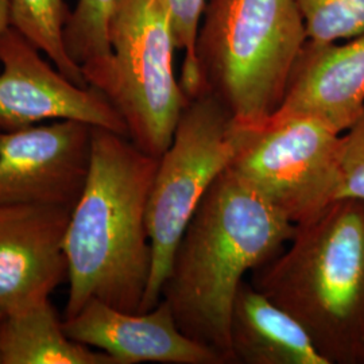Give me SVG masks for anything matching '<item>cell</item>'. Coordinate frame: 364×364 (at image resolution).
<instances>
[{"label":"cell","instance_id":"1","mask_svg":"<svg viewBox=\"0 0 364 364\" xmlns=\"http://www.w3.org/2000/svg\"><path fill=\"white\" fill-rule=\"evenodd\" d=\"M294 231L231 170L223 171L188 223L161 290L182 332L235 363L230 326L239 287Z\"/></svg>","mask_w":364,"mask_h":364},{"label":"cell","instance_id":"2","mask_svg":"<svg viewBox=\"0 0 364 364\" xmlns=\"http://www.w3.org/2000/svg\"><path fill=\"white\" fill-rule=\"evenodd\" d=\"M158 162L129 136L92 129L88 178L64 236L69 281L64 318L90 299L141 313L153 264L146 215Z\"/></svg>","mask_w":364,"mask_h":364},{"label":"cell","instance_id":"3","mask_svg":"<svg viewBox=\"0 0 364 364\" xmlns=\"http://www.w3.org/2000/svg\"><path fill=\"white\" fill-rule=\"evenodd\" d=\"M251 284L302 326L329 364H364V201L343 197L296 225Z\"/></svg>","mask_w":364,"mask_h":364},{"label":"cell","instance_id":"4","mask_svg":"<svg viewBox=\"0 0 364 364\" xmlns=\"http://www.w3.org/2000/svg\"><path fill=\"white\" fill-rule=\"evenodd\" d=\"M306 41L296 0H209L196 41L203 90L235 123L259 124L284 103Z\"/></svg>","mask_w":364,"mask_h":364},{"label":"cell","instance_id":"5","mask_svg":"<svg viewBox=\"0 0 364 364\" xmlns=\"http://www.w3.org/2000/svg\"><path fill=\"white\" fill-rule=\"evenodd\" d=\"M109 37L112 55L88 85L117 108L131 141L159 158L189 102L176 77L178 48L164 0H122Z\"/></svg>","mask_w":364,"mask_h":364},{"label":"cell","instance_id":"6","mask_svg":"<svg viewBox=\"0 0 364 364\" xmlns=\"http://www.w3.org/2000/svg\"><path fill=\"white\" fill-rule=\"evenodd\" d=\"M237 146L234 117L207 90L189 99L171 144L159 156L147 203V231L153 264L141 313L161 299L162 285L182 234L201 200L223 171Z\"/></svg>","mask_w":364,"mask_h":364},{"label":"cell","instance_id":"7","mask_svg":"<svg viewBox=\"0 0 364 364\" xmlns=\"http://www.w3.org/2000/svg\"><path fill=\"white\" fill-rule=\"evenodd\" d=\"M235 124L237 146L228 169L294 225L344 197L338 131L305 115Z\"/></svg>","mask_w":364,"mask_h":364},{"label":"cell","instance_id":"8","mask_svg":"<svg viewBox=\"0 0 364 364\" xmlns=\"http://www.w3.org/2000/svg\"><path fill=\"white\" fill-rule=\"evenodd\" d=\"M92 129L55 120L0 131V205L73 209L88 178Z\"/></svg>","mask_w":364,"mask_h":364},{"label":"cell","instance_id":"9","mask_svg":"<svg viewBox=\"0 0 364 364\" xmlns=\"http://www.w3.org/2000/svg\"><path fill=\"white\" fill-rule=\"evenodd\" d=\"M10 27L0 43V131L43 122L78 120L129 136L127 126L103 92L78 85L41 57Z\"/></svg>","mask_w":364,"mask_h":364},{"label":"cell","instance_id":"10","mask_svg":"<svg viewBox=\"0 0 364 364\" xmlns=\"http://www.w3.org/2000/svg\"><path fill=\"white\" fill-rule=\"evenodd\" d=\"M72 209L0 205V311H21L68 278L64 236Z\"/></svg>","mask_w":364,"mask_h":364},{"label":"cell","instance_id":"11","mask_svg":"<svg viewBox=\"0 0 364 364\" xmlns=\"http://www.w3.org/2000/svg\"><path fill=\"white\" fill-rule=\"evenodd\" d=\"M64 326L73 340L108 353L117 364H227L218 352L182 332L165 299L144 313L90 299L73 317L64 318Z\"/></svg>","mask_w":364,"mask_h":364},{"label":"cell","instance_id":"12","mask_svg":"<svg viewBox=\"0 0 364 364\" xmlns=\"http://www.w3.org/2000/svg\"><path fill=\"white\" fill-rule=\"evenodd\" d=\"M364 107V33L346 42L306 41L278 115H305L343 134Z\"/></svg>","mask_w":364,"mask_h":364},{"label":"cell","instance_id":"13","mask_svg":"<svg viewBox=\"0 0 364 364\" xmlns=\"http://www.w3.org/2000/svg\"><path fill=\"white\" fill-rule=\"evenodd\" d=\"M230 338L235 363L329 364L306 331L248 279L235 299Z\"/></svg>","mask_w":364,"mask_h":364},{"label":"cell","instance_id":"14","mask_svg":"<svg viewBox=\"0 0 364 364\" xmlns=\"http://www.w3.org/2000/svg\"><path fill=\"white\" fill-rule=\"evenodd\" d=\"M0 364H117L108 353L66 333L50 299L4 313L0 326Z\"/></svg>","mask_w":364,"mask_h":364},{"label":"cell","instance_id":"15","mask_svg":"<svg viewBox=\"0 0 364 364\" xmlns=\"http://www.w3.org/2000/svg\"><path fill=\"white\" fill-rule=\"evenodd\" d=\"M69 13L64 0H10L11 27L46 54L66 77L87 87L81 68L66 49L64 30Z\"/></svg>","mask_w":364,"mask_h":364},{"label":"cell","instance_id":"16","mask_svg":"<svg viewBox=\"0 0 364 364\" xmlns=\"http://www.w3.org/2000/svg\"><path fill=\"white\" fill-rule=\"evenodd\" d=\"M122 0H78L69 13L64 30L66 49L88 81L108 64L111 22Z\"/></svg>","mask_w":364,"mask_h":364},{"label":"cell","instance_id":"17","mask_svg":"<svg viewBox=\"0 0 364 364\" xmlns=\"http://www.w3.org/2000/svg\"><path fill=\"white\" fill-rule=\"evenodd\" d=\"M306 36L314 42H338L364 33V0H296Z\"/></svg>","mask_w":364,"mask_h":364},{"label":"cell","instance_id":"18","mask_svg":"<svg viewBox=\"0 0 364 364\" xmlns=\"http://www.w3.org/2000/svg\"><path fill=\"white\" fill-rule=\"evenodd\" d=\"M169 13L178 50H183L182 90L188 99L203 90V80L196 58V41L207 7L205 0H164Z\"/></svg>","mask_w":364,"mask_h":364},{"label":"cell","instance_id":"19","mask_svg":"<svg viewBox=\"0 0 364 364\" xmlns=\"http://www.w3.org/2000/svg\"><path fill=\"white\" fill-rule=\"evenodd\" d=\"M344 197L364 201V107L340 136Z\"/></svg>","mask_w":364,"mask_h":364},{"label":"cell","instance_id":"20","mask_svg":"<svg viewBox=\"0 0 364 364\" xmlns=\"http://www.w3.org/2000/svg\"><path fill=\"white\" fill-rule=\"evenodd\" d=\"M10 27V0H0V43Z\"/></svg>","mask_w":364,"mask_h":364},{"label":"cell","instance_id":"21","mask_svg":"<svg viewBox=\"0 0 364 364\" xmlns=\"http://www.w3.org/2000/svg\"><path fill=\"white\" fill-rule=\"evenodd\" d=\"M3 317H4V312L0 311V326H1V323H3Z\"/></svg>","mask_w":364,"mask_h":364}]
</instances>
